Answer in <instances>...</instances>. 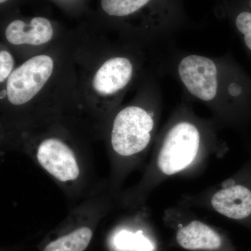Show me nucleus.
<instances>
[{
  "mask_svg": "<svg viewBox=\"0 0 251 251\" xmlns=\"http://www.w3.org/2000/svg\"><path fill=\"white\" fill-rule=\"evenodd\" d=\"M31 156L68 192L81 190L87 173L85 162L65 142L57 138H46L36 145Z\"/></svg>",
  "mask_w": 251,
  "mask_h": 251,
  "instance_id": "1",
  "label": "nucleus"
},
{
  "mask_svg": "<svg viewBox=\"0 0 251 251\" xmlns=\"http://www.w3.org/2000/svg\"><path fill=\"white\" fill-rule=\"evenodd\" d=\"M153 120L146 110L128 106L117 114L112 125L110 145L117 157H130L141 152L151 140Z\"/></svg>",
  "mask_w": 251,
  "mask_h": 251,
  "instance_id": "2",
  "label": "nucleus"
},
{
  "mask_svg": "<svg viewBox=\"0 0 251 251\" xmlns=\"http://www.w3.org/2000/svg\"><path fill=\"white\" fill-rule=\"evenodd\" d=\"M199 146L197 128L187 122L178 124L167 135L160 151L158 157L160 171L171 175L187 168L197 156Z\"/></svg>",
  "mask_w": 251,
  "mask_h": 251,
  "instance_id": "3",
  "label": "nucleus"
},
{
  "mask_svg": "<svg viewBox=\"0 0 251 251\" xmlns=\"http://www.w3.org/2000/svg\"><path fill=\"white\" fill-rule=\"evenodd\" d=\"M53 67V60L45 54L23 63L8 77L6 91L10 103L21 105L31 100L49 80Z\"/></svg>",
  "mask_w": 251,
  "mask_h": 251,
  "instance_id": "4",
  "label": "nucleus"
},
{
  "mask_svg": "<svg viewBox=\"0 0 251 251\" xmlns=\"http://www.w3.org/2000/svg\"><path fill=\"white\" fill-rule=\"evenodd\" d=\"M180 78L191 94L205 101L217 93V68L211 59L202 56L184 57L178 67Z\"/></svg>",
  "mask_w": 251,
  "mask_h": 251,
  "instance_id": "5",
  "label": "nucleus"
},
{
  "mask_svg": "<svg viewBox=\"0 0 251 251\" xmlns=\"http://www.w3.org/2000/svg\"><path fill=\"white\" fill-rule=\"evenodd\" d=\"M133 75V65L125 57H113L104 63L92 81L94 90L102 96L116 93L127 85Z\"/></svg>",
  "mask_w": 251,
  "mask_h": 251,
  "instance_id": "6",
  "label": "nucleus"
},
{
  "mask_svg": "<svg viewBox=\"0 0 251 251\" xmlns=\"http://www.w3.org/2000/svg\"><path fill=\"white\" fill-rule=\"evenodd\" d=\"M53 27L48 18L36 16L29 24L22 20H14L5 31L6 39L14 45L39 46L49 42L53 36Z\"/></svg>",
  "mask_w": 251,
  "mask_h": 251,
  "instance_id": "7",
  "label": "nucleus"
},
{
  "mask_svg": "<svg viewBox=\"0 0 251 251\" xmlns=\"http://www.w3.org/2000/svg\"><path fill=\"white\" fill-rule=\"evenodd\" d=\"M211 204L220 214L232 219H244L251 214V191L237 185L221 190L211 198Z\"/></svg>",
  "mask_w": 251,
  "mask_h": 251,
  "instance_id": "8",
  "label": "nucleus"
},
{
  "mask_svg": "<svg viewBox=\"0 0 251 251\" xmlns=\"http://www.w3.org/2000/svg\"><path fill=\"white\" fill-rule=\"evenodd\" d=\"M176 241L188 250H216L222 244L221 238L215 231L198 221L180 228L176 233Z\"/></svg>",
  "mask_w": 251,
  "mask_h": 251,
  "instance_id": "9",
  "label": "nucleus"
},
{
  "mask_svg": "<svg viewBox=\"0 0 251 251\" xmlns=\"http://www.w3.org/2000/svg\"><path fill=\"white\" fill-rule=\"evenodd\" d=\"M92 237L93 231L90 227L80 226L50 242L44 251H84Z\"/></svg>",
  "mask_w": 251,
  "mask_h": 251,
  "instance_id": "10",
  "label": "nucleus"
},
{
  "mask_svg": "<svg viewBox=\"0 0 251 251\" xmlns=\"http://www.w3.org/2000/svg\"><path fill=\"white\" fill-rule=\"evenodd\" d=\"M162 0H100L104 14L115 18H126L142 12Z\"/></svg>",
  "mask_w": 251,
  "mask_h": 251,
  "instance_id": "11",
  "label": "nucleus"
},
{
  "mask_svg": "<svg viewBox=\"0 0 251 251\" xmlns=\"http://www.w3.org/2000/svg\"><path fill=\"white\" fill-rule=\"evenodd\" d=\"M115 244L121 250L152 251L154 249L152 243L143 235L142 231L132 233L122 230L115 237Z\"/></svg>",
  "mask_w": 251,
  "mask_h": 251,
  "instance_id": "12",
  "label": "nucleus"
},
{
  "mask_svg": "<svg viewBox=\"0 0 251 251\" xmlns=\"http://www.w3.org/2000/svg\"><path fill=\"white\" fill-rule=\"evenodd\" d=\"M235 25L238 30L244 35V41L251 50V11H242L236 16Z\"/></svg>",
  "mask_w": 251,
  "mask_h": 251,
  "instance_id": "13",
  "label": "nucleus"
},
{
  "mask_svg": "<svg viewBox=\"0 0 251 251\" xmlns=\"http://www.w3.org/2000/svg\"><path fill=\"white\" fill-rule=\"evenodd\" d=\"M14 60L12 55L6 50L0 52V82H3L12 73Z\"/></svg>",
  "mask_w": 251,
  "mask_h": 251,
  "instance_id": "14",
  "label": "nucleus"
},
{
  "mask_svg": "<svg viewBox=\"0 0 251 251\" xmlns=\"http://www.w3.org/2000/svg\"><path fill=\"white\" fill-rule=\"evenodd\" d=\"M7 97V91L6 90L1 91V95H0V99H3L5 97Z\"/></svg>",
  "mask_w": 251,
  "mask_h": 251,
  "instance_id": "15",
  "label": "nucleus"
},
{
  "mask_svg": "<svg viewBox=\"0 0 251 251\" xmlns=\"http://www.w3.org/2000/svg\"><path fill=\"white\" fill-rule=\"evenodd\" d=\"M9 1V0H0V4H5V3L8 2Z\"/></svg>",
  "mask_w": 251,
  "mask_h": 251,
  "instance_id": "16",
  "label": "nucleus"
}]
</instances>
